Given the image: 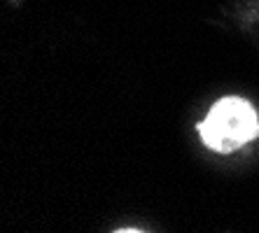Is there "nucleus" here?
Segmentation results:
<instances>
[{
    "mask_svg": "<svg viewBox=\"0 0 259 233\" xmlns=\"http://www.w3.org/2000/svg\"><path fill=\"white\" fill-rule=\"evenodd\" d=\"M196 131L208 150L231 154L259 135V114L245 98L224 96L212 103L208 117L196 124Z\"/></svg>",
    "mask_w": 259,
    "mask_h": 233,
    "instance_id": "obj_1",
    "label": "nucleus"
}]
</instances>
